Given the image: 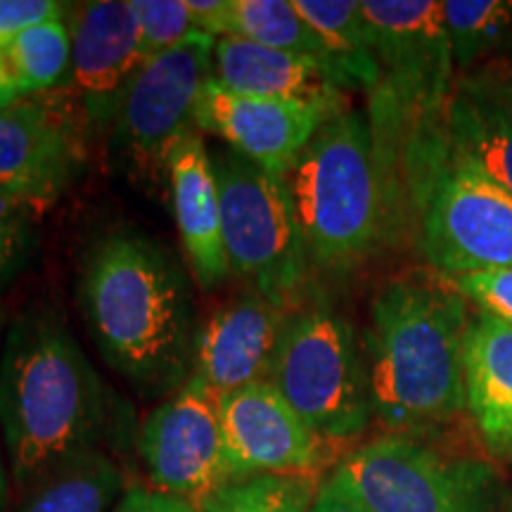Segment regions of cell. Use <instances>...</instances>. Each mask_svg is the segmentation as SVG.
<instances>
[{
    "instance_id": "31",
    "label": "cell",
    "mask_w": 512,
    "mask_h": 512,
    "mask_svg": "<svg viewBox=\"0 0 512 512\" xmlns=\"http://www.w3.org/2000/svg\"><path fill=\"white\" fill-rule=\"evenodd\" d=\"M48 211L36 197L0 181V223H31Z\"/></svg>"
},
{
    "instance_id": "18",
    "label": "cell",
    "mask_w": 512,
    "mask_h": 512,
    "mask_svg": "<svg viewBox=\"0 0 512 512\" xmlns=\"http://www.w3.org/2000/svg\"><path fill=\"white\" fill-rule=\"evenodd\" d=\"M441 126L453 150L512 197V76L465 74L453 83Z\"/></svg>"
},
{
    "instance_id": "34",
    "label": "cell",
    "mask_w": 512,
    "mask_h": 512,
    "mask_svg": "<svg viewBox=\"0 0 512 512\" xmlns=\"http://www.w3.org/2000/svg\"><path fill=\"white\" fill-rule=\"evenodd\" d=\"M19 98H24L22 88H19L17 74L12 69L10 57L5 55V50L0 48V110L10 107L12 102H17Z\"/></svg>"
},
{
    "instance_id": "27",
    "label": "cell",
    "mask_w": 512,
    "mask_h": 512,
    "mask_svg": "<svg viewBox=\"0 0 512 512\" xmlns=\"http://www.w3.org/2000/svg\"><path fill=\"white\" fill-rule=\"evenodd\" d=\"M145 62L197 34L188 0H131Z\"/></svg>"
},
{
    "instance_id": "1",
    "label": "cell",
    "mask_w": 512,
    "mask_h": 512,
    "mask_svg": "<svg viewBox=\"0 0 512 512\" xmlns=\"http://www.w3.org/2000/svg\"><path fill=\"white\" fill-rule=\"evenodd\" d=\"M470 323L467 299L451 275L413 271L380 287L363 351L373 418L384 434L425 439L467 411Z\"/></svg>"
},
{
    "instance_id": "32",
    "label": "cell",
    "mask_w": 512,
    "mask_h": 512,
    "mask_svg": "<svg viewBox=\"0 0 512 512\" xmlns=\"http://www.w3.org/2000/svg\"><path fill=\"white\" fill-rule=\"evenodd\" d=\"M114 512H197L176 498L157 494L152 489H131L121 498Z\"/></svg>"
},
{
    "instance_id": "30",
    "label": "cell",
    "mask_w": 512,
    "mask_h": 512,
    "mask_svg": "<svg viewBox=\"0 0 512 512\" xmlns=\"http://www.w3.org/2000/svg\"><path fill=\"white\" fill-rule=\"evenodd\" d=\"M31 247V223H0V283L24 264Z\"/></svg>"
},
{
    "instance_id": "16",
    "label": "cell",
    "mask_w": 512,
    "mask_h": 512,
    "mask_svg": "<svg viewBox=\"0 0 512 512\" xmlns=\"http://www.w3.org/2000/svg\"><path fill=\"white\" fill-rule=\"evenodd\" d=\"M285 320V304L259 292L223 304L197 330L188 380L221 399L266 382Z\"/></svg>"
},
{
    "instance_id": "15",
    "label": "cell",
    "mask_w": 512,
    "mask_h": 512,
    "mask_svg": "<svg viewBox=\"0 0 512 512\" xmlns=\"http://www.w3.org/2000/svg\"><path fill=\"white\" fill-rule=\"evenodd\" d=\"M72 67L64 86L76 95L91 126L114 124L128 83L145 64L131 0L67 5Z\"/></svg>"
},
{
    "instance_id": "9",
    "label": "cell",
    "mask_w": 512,
    "mask_h": 512,
    "mask_svg": "<svg viewBox=\"0 0 512 512\" xmlns=\"http://www.w3.org/2000/svg\"><path fill=\"white\" fill-rule=\"evenodd\" d=\"M221 200V233L230 273L254 292L287 304L309 273V256L283 176L230 147L211 155Z\"/></svg>"
},
{
    "instance_id": "3",
    "label": "cell",
    "mask_w": 512,
    "mask_h": 512,
    "mask_svg": "<svg viewBox=\"0 0 512 512\" xmlns=\"http://www.w3.org/2000/svg\"><path fill=\"white\" fill-rule=\"evenodd\" d=\"M110 392L53 313H24L0 356V427L22 491L53 467L98 448Z\"/></svg>"
},
{
    "instance_id": "29",
    "label": "cell",
    "mask_w": 512,
    "mask_h": 512,
    "mask_svg": "<svg viewBox=\"0 0 512 512\" xmlns=\"http://www.w3.org/2000/svg\"><path fill=\"white\" fill-rule=\"evenodd\" d=\"M67 15V3L55 0H0V48L8 46L12 38L38 24L55 22Z\"/></svg>"
},
{
    "instance_id": "26",
    "label": "cell",
    "mask_w": 512,
    "mask_h": 512,
    "mask_svg": "<svg viewBox=\"0 0 512 512\" xmlns=\"http://www.w3.org/2000/svg\"><path fill=\"white\" fill-rule=\"evenodd\" d=\"M320 475H264L230 484L204 512H309Z\"/></svg>"
},
{
    "instance_id": "36",
    "label": "cell",
    "mask_w": 512,
    "mask_h": 512,
    "mask_svg": "<svg viewBox=\"0 0 512 512\" xmlns=\"http://www.w3.org/2000/svg\"><path fill=\"white\" fill-rule=\"evenodd\" d=\"M501 512H512V484L501 489Z\"/></svg>"
},
{
    "instance_id": "2",
    "label": "cell",
    "mask_w": 512,
    "mask_h": 512,
    "mask_svg": "<svg viewBox=\"0 0 512 512\" xmlns=\"http://www.w3.org/2000/svg\"><path fill=\"white\" fill-rule=\"evenodd\" d=\"M79 306L105 361L145 394L190 375L195 311L178 261L147 235L117 230L88 249Z\"/></svg>"
},
{
    "instance_id": "11",
    "label": "cell",
    "mask_w": 512,
    "mask_h": 512,
    "mask_svg": "<svg viewBox=\"0 0 512 512\" xmlns=\"http://www.w3.org/2000/svg\"><path fill=\"white\" fill-rule=\"evenodd\" d=\"M150 489L204 512L235 484L221 430V396L185 380L150 413L138 439Z\"/></svg>"
},
{
    "instance_id": "5",
    "label": "cell",
    "mask_w": 512,
    "mask_h": 512,
    "mask_svg": "<svg viewBox=\"0 0 512 512\" xmlns=\"http://www.w3.org/2000/svg\"><path fill=\"white\" fill-rule=\"evenodd\" d=\"M396 181L434 271L456 278L512 266V197L453 150L441 117L403 140Z\"/></svg>"
},
{
    "instance_id": "6",
    "label": "cell",
    "mask_w": 512,
    "mask_h": 512,
    "mask_svg": "<svg viewBox=\"0 0 512 512\" xmlns=\"http://www.w3.org/2000/svg\"><path fill=\"white\" fill-rule=\"evenodd\" d=\"M266 382L328 446L358 439L373 420L366 351L354 325L325 302L287 311Z\"/></svg>"
},
{
    "instance_id": "14",
    "label": "cell",
    "mask_w": 512,
    "mask_h": 512,
    "mask_svg": "<svg viewBox=\"0 0 512 512\" xmlns=\"http://www.w3.org/2000/svg\"><path fill=\"white\" fill-rule=\"evenodd\" d=\"M221 430L235 479L320 475L328 444L313 434L271 382H256L221 399Z\"/></svg>"
},
{
    "instance_id": "17",
    "label": "cell",
    "mask_w": 512,
    "mask_h": 512,
    "mask_svg": "<svg viewBox=\"0 0 512 512\" xmlns=\"http://www.w3.org/2000/svg\"><path fill=\"white\" fill-rule=\"evenodd\" d=\"M169 188L185 256L202 287L230 275L221 233V200L207 145L197 128L176 140L169 155Z\"/></svg>"
},
{
    "instance_id": "22",
    "label": "cell",
    "mask_w": 512,
    "mask_h": 512,
    "mask_svg": "<svg viewBox=\"0 0 512 512\" xmlns=\"http://www.w3.org/2000/svg\"><path fill=\"white\" fill-rule=\"evenodd\" d=\"M313 31L330 48L339 72L349 86L373 88L380 83V62L375 55V38L358 0H294Z\"/></svg>"
},
{
    "instance_id": "19",
    "label": "cell",
    "mask_w": 512,
    "mask_h": 512,
    "mask_svg": "<svg viewBox=\"0 0 512 512\" xmlns=\"http://www.w3.org/2000/svg\"><path fill=\"white\" fill-rule=\"evenodd\" d=\"M211 81L247 98L337 100L349 81L316 57L273 50L238 36L216 38Z\"/></svg>"
},
{
    "instance_id": "7",
    "label": "cell",
    "mask_w": 512,
    "mask_h": 512,
    "mask_svg": "<svg viewBox=\"0 0 512 512\" xmlns=\"http://www.w3.org/2000/svg\"><path fill=\"white\" fill-rule=\"evenodd\" d=\"M375 38L380 83L373 88L370 128L396 181L399 150L413 128L441 117L453 88V50L441 3L434 0H361Z\"/></svg>"
},
{
    "instance_id": "10",
    "label": "cell",
    "mask_w": 512,
    "mask_h": 512,
    "mask_svg": "<svg viewBox=\"0 0 512 512\" xmlns=\"http://www.w3.org/2000/svg\"><path fill=\"white\" fill-rule=\"evenodd\" d=\"M216 38L192 34L181 46L147 60L128 83L112 143L128 169L150 185H169V155L195 128V107L211 81Z\"/></svg>"
},
{
    "instance_id": "13",
    "label": "cell",
    "mask_w": 512,
    "mask_h": 512,
    "mask_svg": "<svg viewBox=\"0 0 512 512\" xmlns=\"http://www.w3.org/2000/svg\"><path fill=\"white\" fill-rule=\"evenodd\" d=\"M344 110H349L344 98H247L209 81L197 100L195 128L221 138L261 169L283 176L318 128Z\"/></svg>"
},
{
    "instance_id": "21",
    "label": "cell",
    "mask_w": 512,
    "mask_h": 512,
    "mask_svg": "<svg viewBox=\"0 0 512 512\" xmlns=\"http://www.w3.org/2000/svg\"><path fill=\"white\" fill-rule=\"evenodd\" d=\"M121 489V472L100 448L64 460L24 491L19 512H107Z\"/></svg>"
},
{
    "instance_id": "20",
    "label": "cell",
    "mask_w": 512,
    "mask_h": 512,
    "mask_svg": "<svg viewBox=\"0 0 512 512\" xmlns=\"http://www.w3.org/2000/svg\"><path fill=\"white\" fill-rule=\"evenodd\" d=\"M465 401L484 446L512 460V325L486 313L467 330Z\"/></svg>"
},
{
    "instance_id": "33",
    "label": "cell",
    "mask_w": 512,
    "mask_h": 512,
    "mask_svg": "<svg viewBox=\"0 0 512 512\" xmlns=\"http://www.w3.org/2000/svg\"><path fill=\"white\" fill-rule=\"evenodd\" d=\"M309 512H368L361 503L356 501L349 491H344L335 479L328 477L320 484L316 501H313Z\"/></svg>"
},
{
    "instance_id": "12",
    "label": "cell",
    "mask_w": 512,
    "mask_h": 512,
    "mask_svg": "<svg viewBox=\"0 0 512 512\" xmlns=\"http://www.w3.org/2000/svg\"><path fill=\"white\" fill-rule=\"evenodd\" d=\"M91 119L67 86L0 110V181L50 209L88 162Z\"/></svg>"
},
{
    "instance_id": "35",
    "label": "cell",
    "mask_w": 512,
    "mask_h": 512,
    "mask_svg": "<svg viewBox=\"0 0 512 512\" xmlns=\"http://www.w3.org/2000/svg\"><path fill=\"white\" fill-rule=\"evenodd\" d=\"M0 330H3V309H0ZM5 496H8V482H5V470L3 463H0V510L5 505Z\"/></svg>"
},
{
    "instance_id": "4",
    "label": "cell",
    "mask_w": 512,
    "mask_h": 512,
    "mask_svg": "<svg viewBox=\"0 0 512 512\" xmlns=\"http://www.w3.org/2000/svg\"><path fill=\"white\" fill-rule=\"evenodd\" d=\"M309 264L344 273L389 240L403 202L366 114L344 110L318 128L283 174Z\"/></svg>"
},
{
    "instance_id": "28",
    "label": "cell",
    "mask_w": 512,
    "mask_h": 512,
    "mask_svg": "<svg viewBox=\"0 0 512 512\" xmlns=\"http://www.w3.org/2000/svg\"><path fill=\"white\" fill-rule=\"evenodd\" d=\"M453 280L467 302L477 304L479 313L512 325V266L456 275Z\"/></svg>"
},
{
    "instance_id": "23",
    "label": "cell",
    "mask_w": 512,
    "mask_h": 512,
    "mask_svg": "<svg viewBox=\"0 0 512 512\" xmlns=\"http://www.w3.org/2000/svg\"><path fill=\"white\" fill-rule=\"evenodd\" d=\"M223 36H238L273 50L316 57L339 72L330 48L299 15L294 0H228L219 24V38Z\"/></svg>"
},
{
    "instance_id": "8",
    "label": "cell",
    "mask_w": 512,
    "mask_h": 512,
    "mask_svg": "<svg viewBox=\"0 0 512 512\" xmlns=\"http://www.w3.org/2000/svg\"><path fill=\"white\" fill-rule=\"evenodd\" d=\"M368 512H501L496 472L406 434L354 448L330 475Z\"/></svg>"
},
{
    "instance_id": "25",
    "label": "cell",
    "mask_w": 512,
    "mask_h": 512,
    "mask_svg": "<svg viewBox=\"0 0 512 512\" xmlns=\"http://www.w3.org/2000/svg\"><path fill=\"white\" fill-rule=\"evenodd\" d=\"M22 95L55 91L67 83L72 67V36L64 19L38 24L3 46Z\"/></svg>"
},
{
    "instance_id": "24",
    "label": "cell",
    "mask_w": 512,
    "mask_h": 512,
    "mask_svg": "<svg viewBox=\"0 0 512 512\" xmlns=\"http://www.w3.org/2000/svg\"><path fill=\"white\" fill-rule=\"evenodd\" d=\"M441 15L463 72L512 46V0H444Z\"/></svg>"
}]
</instances>
